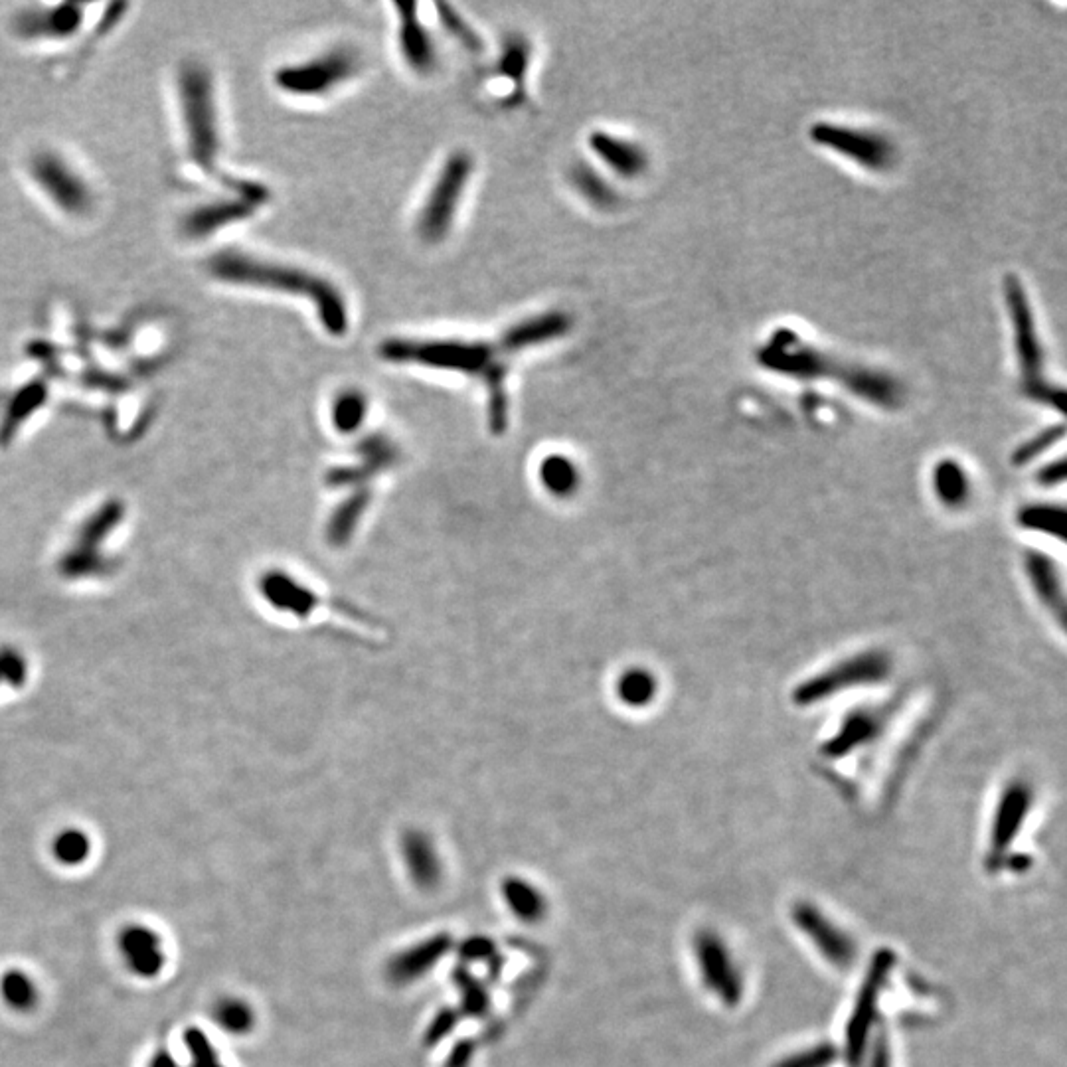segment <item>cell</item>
Here are the masks:
<instances>
[{"mask_svg": "<svg viewBox=\"0 0 1067 1067\" xmlns=\"http://www.w3.org/2000/svg\"><path fill=\"white\" fill-rule=\"evenodd\" d=\"M870 1058L864 1060L866 1067H892V1056H890V1046L886 1042L884 1036H880L874 1044H870Z\"/></svg>", "mask_w": 1067, "mask_h": 1067, "instance_id": "1f68e13d", "label": "cell"}, {"mask_svg": "<svg viewBox=\"0 0 1067 1067\" xmlns=\"http://www.w3.org/2000/svg\"><path fill=\"white\" fill-rule=\"evenodd\" d=\"M32 174L44 192L66 212L82 214L89 208V188L60 157H38L32 165Z\"/></svg>", "mask_w": 1067, "mask_h": 1067, "instance_id": "30bf717a", "label": "cell"}, {"mask_svg": "<svg viewBox=\"0 0 1067 1067\" xmlns=\"http://www.w3.org/2000/svg\"><path fill=\"white\" fill-rule=\"evenodd\" d=\"M1062 435H1064V429H1062V427L1042 433L1038 439H1032L1030 443H1026V445L1018 451L1016 461L1026 463L1034 453H1042V451H1046L1050 445H1054V439H1056V437H1062Z\"/></svg>", "mask_w": 1067, "mask_h": 1067, "instance_id": "4dcf8cb0", "label": "cell"}, {"mask_svg": "<svg viewBox=\"0 0 1067 1067\" xmlns=\"http://www.w3.org/2000/svg\"><path fill=\"white\" fill-rule=\"evenodd\" d=\"M119 951L127 969L141 979H155L163 973L166 963L161 935L141 923L127 925L119 935Z\"/></svg>", "mask_w": 1067, "mask_h": 1067, "instance_id": "4fadbf2b", "label": "cell"}, {"mask_svg": "<svg viewBox=\"0 0 1067 1067\" xmlns=\"http://www.w3.org/2000/svg\"><path fill=\"white\" fill-rule=\"evenodd\" d=\"M544 485L556 494H568L577 485V469L574 463L564 455H552L542 463L540 469Z\"/></svg>", "mask_w": 1067, "mask_h": 1067, "instance_id": "cb8c5ba5", "label": "cell"}, {"mask_svg": "<svg viewBox=\"0 0 1067 1067\" xmlns=\"http://www.w3.org/2000/svg\"><path fill=\"white\" fill-rule=\"evenodd\" d=\"M0 996L16 1012H30L38 1006V986L24 971L10 969L0 977Z\"/></svg>", "mask_w": 1067, "mask_h": 1067, "instance_id": "44dd1931", "label": "cell"}, {"mask_svg": "<svg viewBox=\"0 0 1067 1067\" xmlns=\"http://www.w3.org/2000/svg\"><path fill=\"white\" fill-rule=\"evenodd\" d=\"M435 8L439 12V20H441L445 32L449 36H453L461 44L463 50H467L469 54H475V56L485 52V44H483L481 36L477 34V30L451 4L437 2Z\"/></svg>", "mask_w": 1067, "mask_h": 1067, "instance_id": "603a6c76", "label": "cell"}, {"mask_svg": "<svg viewBox=\"0 0 1067 1067\" xmlns=\"http://www.w3.org/2000/svg\"><path fill=\"white\" fill-rule=\"evenodd\" d=\"M400 18V52L406 60V64L419 76H429L435 72L439 64L435 42L429 34V30L423 26L417 14L415 2H396L394 4Z\"/></svg>", "mask_w": 1067, "mask_h": 1067, "instance_id": "5bb4252c", "label": "cell"}, {"mask_svg": "<svg viewBox=\"0 0 1067 1067\" xmlns=\"http://www.w3.org/2000/svg\"><path fill=\"white\" fill-rule=\"evenodd\" d=\"M1022 524L1052 532L1058 538L1064 536V508H1050V506H1032L1022 512Z\"/></svg>", "mask_w": 1067, "mask_h": 1067, "instance_id": "83f0119b", "label": "cell"}, {"mask_svg": "<svg viewBox=\"0 0 1067 1067\" xmlns=\"http://www.w3.org/2000/svg\"><path fill=\"white\" fill-rule=\"evenodd\" d=\"M888 672V660L882 655H864V657L852 658L844 662L842 666H836L828 672H824L817 680L805 684L797 696L799 702H819L826 698V694H832L842 688H850L854 684L864 682H876Z\"/></svg>", "mask_w": 1067, "mask_h": 1067, "instance_id": "7c38bea8", "label": "cell"}, {"mask_svg": "<svg viewBox=\"0 0 1067 1067\" xmlns=\"http://www.w3.org/2000/svg\"><path fill=\"white\" fill-rule=\"evenodd\" d=\"M210 271L228 283L305 297L313 303L323 329L329 334L344 336L348 330V307L344 295L334 287V283L317 273L257 259L240 251H224L222 255L214 257Z\"/></svg>", "mask_w": 1067, "mask_h": 1067, "instance_id": "7a4b0ae2", "label": "cell"}, {"mask_svg": "<svg viewBox=\"0 0 1067 1067\" xmlns=\"http://www.w3.org/2000/svg\"><path fill=\"white\" fill-rule=\"evenodd\" d=\"M791 917L797 929L805 935V939L834 969L848 971L856 963V941L832 919H828L819 907L807 902L797 903L791 911Z\"/></svg>", "mask_w": 1067, "mask_h": 1067, "instance_id": "9c48e42d", "label": "cell"}, {"mask_svg": "<svg viewBox=\"0 0 1067 1067\" xmlns=\"http://www.w3.org/2000/svg\"><path fill=\"white\" fill-rule=\"evenodd\" d=\"M694 959L704 988L724 1006H739L745 994L743 975L724 939L710 929L700 931L694 937Z\"/></svg>", "mask_w": 1067, "mask_h": 1067, "instance_id": "5b68a950", "label": "cell"}, {"mask_svg": "<svg viewBox=\"0 0 1067 1067\" xmlns=\"http://www.w3.org/2000/svg\"><path fill=\"white\" fill-rule=\"evenodd\" d=\"M216 1022L230 1034H246L253 1026V1012L240 998H224L216 1006Z\"/></svg>", "mask_w": 1067, "mask_h": 1067, "instance_id": "d4e9b609", "label": "cell"}, {"mask_svg": "<svg viewBox=\"0 0 1067 1067\" xmlns=\"http://www.w3.org/2000/svg\"><path fill=\"white\" fill-rule=\"evenodd\" d=\"M892 969V957L888 953H880L876 961L870 967V973L864 981V985L858 992L856 1004L852 1008V1016L846 1026V1038H844V1056L846 1062L852 1067H860L864 1064L868 1050H870V1038L876 1024V1010L880 996L884 992L888 973Z\"/></svg>", "mask_w": 1067, "mask_h": 1067, "instance_id": "52a82bcc", "label": "cell"}, {"mask_svg": "<svg viewBox=\"0 0 1067 1067\" xmlns=\"http://www.w3.org/2000/svg\"><path fill=\"white\" fill-rule=\"evenodd\" d=\"M589 147L613 172L625 178L641 176L649 165L643 147L603 131H595L593 135H589Z\"/></svg>", "mask_w": 1067, "mask_h": 1067, "instance_id": "ac0fdd59", "label": "cell"}, {"mask_svg": "<svg viewBox=\"0 0 1067 1067\" xmlns=\"http://www.w3.org/2000/svg\"><path fill=\"white\" fill-rule=\"evenodd\" d=\"M1030 803H1032L1030 789L1024 785H1012L1002 795L996 815H994L992 830H990L988 856L992 864H996L1002 856H1006V852L1014 844L1022 824L1026 821V815L1030 811Z\"/></svg>", "mask_w": 1067, "mask_h": 1067, "instance_id": "2e32d148", "label": "cell"}, {"mask_svg": "<svg viewBox=\"0 0 1067 1067\" xmlns=\"http://www.w3.org/2000/svg\"><path fill=\"white\" fill-rule=\"evenodd\" d=\"M184 107L192 153L200 165L212 168L220 139L210 80L202 70H192L184 76Z\"/></svg>", "mask_w": 1067, "mask_h": 1067, "instance_id": "8992f818", "label": "cell"}, {"mask_svg": "<svg viewBox=\"0 0 1067 1067\" xmlns=\"http://www.w3.org/2000/svg\"><path fill=\"white\" fill-rule=\"evenodd\" d=\"M574 327V319L568 313L562 311H550L538 317L524 319L510 329L504 330L498 340V350L502 356L518 354L524 350H530L534 346H542L546 342H554L562 336H566Z\"/></svg>", "mask_w": 1067, "mask_h": 1067, "instance_id": "9a60e30c", "label": "cell"}, {"mask_svg": "<svg viewBox=\"0 0 1067 1067\" xmlns=\"http://www.w3.org/2000/svg\"><path fill=\"white\" fill-rule=\"evenodd\" d=\"M473 168V157L465 151H459L453 153L439 170V176L417 216V234L425 244H439L451 232Z\"/></svg>", "mask_w": 1067, "mask_h": 1067, "instance_id": "3957f363", "label": "cell"}, {"mask_svg": "<svg viewBox=\"0 0 1067 1067\" xmlns=\"http://www.w3.org/2000/svg\"><path fill=\"white\" fill-rule=\"evenodd\" d=\"M362 64L358 50L338 46L313 60L281 68L275 74V83L287 93L317 97L352 80L362 70Z\"/></svg>", "mask_w": 1067, "mask_h": 1067, "instance_id": "277c9868", "label": "cell"}, {"mask_svg": "<svg viewBox=\"0 0 1067 1067\" xmlns=\"http://www.w3.org/2000/svg\"><path fill=\"white\" fill-rule=\"evenodd\" d=\"M380 358L394 364H413L433 370L481 378L489 394V423L502 433L508 421L506 362L496 344L467 338H386L378 346Z\"/></svg>", "mask_w": 1067, "mask_h": 1067, "instance_id": "6da1fadb", "label": "cell"}, {"mask_svg": "<svg viewBox=\"0 0 1067 1067\" xmlns=\"http://www.w3.org/2000/svg\"><path fill=\"white\" fill-rule=\"evenodd\" d=\"M653 680L643 674V672H633V674H627L623 680H621V696L623 700L631 702V704H643L651 698L653 694Z\"/></svg>", "mask_w": 1067, "mask_h": 1067, "instance_id": "f1b7e54d", "label": "cell"}, {"mask_svg": "<svg viewBox=\"0 0 1067 1067\" xmlns=\"http://www.w3.org/2000/svg\"><path fill=\"white\" fill-rule=\"evenodd\" d=\"M1006 291H1008V305H1010L1012 323H1014L1016 350H1018V358L1022 364L1026 392H1030L1034 398H1044L1048 404H1052L1054 388H1050L1042 376V364H1044L1042 348H1040L1038 334L1034 329V319L1030 315L1026 295L1016 279L1008 281Z\"/></svg>", "mask_w": 1067, "mask_h": 1067, "instance_id": "ba28073f", "label": "cell"}, {"mask_svg": "<svg viewBox=\"0 0 1067 1067\" xmlns=\"http://www.w3.org/2000/svg\"><path fill=\"white\" fill-rule=\"evenodd\" d=\"M838 1058V1050L832 1044H817L795 1052L773 1067H830Z\"/></svg>", "mask_w": 1067, "mask_h": 1067, "instance_id": "4316f807", "label": "cell"}, {"mask_svg": "<svg viewBox=\"0 0 1067 1067\" xmlns=\"http://www.w3.org/2000/svg\"><path fill=\"white\" fill-rule=\"evenodd\" d=\"M261 200H255V198H240V200H232V202H222V204H216V206H208V208H202L198 210L192 218H190V228L198 234H206V232H212V230H218L220 226L224 224H230L234 220H242L249 216L253 212V208L259 204Z\"/></svg>", "mask_w": 1067, "mask_h": 1067, "instance_id": "ffe728a7", "label": "cell"}, {"mask_svg": "<svg viewBox=\"0 0 1067 1067\" xmlns=\"http://www.w3.org/2000/svg\"><path fill=\"white\" fill-rule=\"evenodd\" d=\"M811 135L819 145H826L836 153L852 157V161H858L872 170L886 168L892 163V147L882 137L838 129L836 125H817Z\"/></svg>", "mask_w": 1067, "mask_h": 1067, "instance_id": "8fae6325", "label": "cell"}, {"mask_svg": "<svg viewBox=\"0 0 1067 1067\" xmlns=\"http://www.w3.org/2000/svg\"><path fill=\"white\" fill-rule=\"evenodd\" d=\"M186 1044H188L194 1067H220L216 1062V1056H214L208 1040L204 1038L202 1032L188 1030L186 1032Z\"/></svg>", "mask_w": 1067, "mask_h": 1067, "instance_id": "f546056e", "label": "cell"}, {"mask_svg": "<svg viewBox=\"0 0 1067 1067\" xmlns=\"http://www.w3.org/2000/svg\"><path fill=\"white\" fill-rule=\"evenodd\" d=\"M89 852H91L89 838L80 830H66L58 834L52 846L54 858L64 866H80L89 858Z\"/></svg>", "mask_w": 1067, "mask_h": 1067, "instance_id": "484cf974", "label": "cell"}, {"mask_svg": "<svg viewBox=\"0 0 1067 1067\" xmlns=\"http://www.w3.org/2000/svg\"><path fill=\"white\" fill-rule=\"evenodd\" d=\"M530 62H532L530 40L520 32L508 34L502 40L500 56L496 60V76H500L510 85V93L506 97L508 105H520L524 101Z\"/></svg>", "mask_w": 1067, "mask_h": 1067, "instance_id": "e0dca14e", "label": "cell"}, {"mask_svg": "<svg viewBox=\"0 0 1067 1067\" xmlns=\"http://www.w3.org/2000/svg\"><path fill=\"white\" fill-rule=\"evenodd\" d=\"M149 1067H178L176 1060L172 1058V1054L168 1050H161L153 1056V1060L149 1062Z\"/></svg>", "mask_w": 1067, "mask_h": 1067, "instance_id": "d6a6232c", "label": "cell"}, {"mask_svg": "<svg viewBox=\"0 0 1067 1067\" xmlns=\"http://www.w3.org/2000/svg\"><path fill=\"white\" fill-rule=\"evenodd\" d=\"M568 178L575 188L591 206L599 210H613L619 204V196L613 186L587 163H574Z\"/></svg>", "mask_w": 1067, "mask_h": 1067, "instance_id": "d6986e66", "label": "cell"}, {"mask_svg": "<svg viewBox=\"0 0 1067 1067\" xmlns=\"http://www.w3.org/2000/svg\"><path fill=\"white\" fill-rule=\"evenodd\" d=\"M368 413V400L358 390H344L332 404V423L342 433L356 431Z\"/></svg>", "mask_w": 1067, "mask_h": 1067, "instance_id": "7402d4cb", "label": "cell"}]
</instances>
